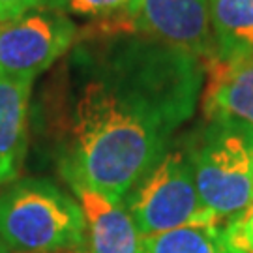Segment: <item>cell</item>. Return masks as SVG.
Returning a JSON list of instances; mask_svg holds the SVG:
<instances>
[{"label":"cell","instance_id":"obj_12","mask_svg":"<svg viewBox=\"0 0 253 253\" xmlns=\"http://www.w3.org/2000/svg\"><path fill=\"white\" fill-rule=\"evenodd\" d=\"M139 253H238L225 235V225L180 227L146 235Z\"/></svg>","mask_w":253,"mask_h":253},{"label":"cell","instance_id":"obj_2","mask_svg":"<svg viewBox=\"0 0 253 253\" xmlns=\"http://www.w3.org/2000/svg\"><path fill=\"white\" fill-rule=\"evenodd\" d=\"M84 40L92 43L79 47L81 68L141 109L169 137L191 118L205 86L203 58L135 32Z\"/></svg>","mask_w":253,"mask_h":253},{"label":"cell","instance_id":"obj_1","mask_svg":"<svg viewBox=\"0 0 253 253\" xmlns=\"http://www.w3.org/2000/svg\"><path fill=\"white\" fill-rule=\"evenodd\" d=\"M84 75L60 158V174L68 186H86L124 203L167 150L169 135L96 75L86 70Z\"/></svg>","mask_w":253,"mask_h":253},{"label":"cell","instance_id":"obj_3","mask_svg":"<svg viewBox=\"0 0 253 253\" xmlns=\"http://www.w3.org/2000/svg\"><path fill=\"white\" fill-rule=\"evenodd\" d=\"M0 238L9 253H84L77 199L47 178H21L0 191Z\"/></svg>","mask_w":253,"mask_h":253},{"label":"cell","instance_id":"obj_11","mask_svg":"<svg viewBox=\"0 0 253 253\" xmlns=\"http://www.w3.org/2000/svg\"><path fill=\"white\" fill-rule=\"evenodd\" d=\"M216 54L235 58L253 53V0H208Z\"/></svg>","mask_w":253,"mask_h":253},{"label":"cell","instance_id":"obj_8","mask_svg":"<svg viewBox=\"0 0 253 253\" xmlns=\"http://www.w3.org/2000/svg\"><path fill=\"white\" fill-rule=\"evenodd\" d=\"M205 118L227 117L253 127V53L205 60Z\"/></svg>","mask_w":253,"mask_h":253},{"label":"cell","instance_id":"obj_6","mask_svg":"<svg viewBox=\"0 0 253 253\" xmlns=\"http://www.w3.org/2000/svg\"><path fill=\"white\" fill-rule=\"evenodd\" d=\"M77 38L72 19L51 9H32L0 23V75L32 83L68 53Z\"/></svg>","mask_w":253,"mask_h":253},{"label":"cell","instance_id":"obj_13","mask_svg":"<svg viewBox=\"0 0 253 253\" xmlns=\"http://www.w3.org/2000/svg\"><path fill=\"white\" fill-rule=\"evenodd\" d=\"M58 6L75 15L92 19H107L122 13L131 0H56Z\"/></svg>","mask_w":253,"mask_h":253},{"label":"cell","instance_id":"obj_15","mask_svg":"<svg viewBox=\"0 0 253 253\" xmlns=\"http://www.w3.org/2000/svg\"><path fill=\"white\" fill-rule=\"evenodd\" d=\"M40 0H0V23L17 19L28 11L36 9Z\"/></svg>","mask_w":253,"mask_h":253},{"label":"cell","instance_id":"obj_10","mask_svg":"<svg viewBox=\"0 0 253 253\" xmlns=\"http://www.w3.org/2000/svg\"><path fill=\"white\" fill-rule=\"evenodd\" d=\"M32 83L0 75V186L17 178L28 145Z\"/></svg>","mask_w":253,"mask_h":253},{"label":"cell","instance_id":"obj_14","mask_svg":"<svg viewBox=\"0 0 253 253\" xmlns=\"http://www.w3.org/2000/svg\"><path fill=\"white\" fill-rule=\"evenodd\" d=\"M225 235L238 253H253V207L244 216L225 223Z\"/></svg>","mask_w":253,"mask_h":253},{"label":"cell","instance_id":"obj_9","mask_svg":"<svg viewBox=\"0 0 253 253\" xmlns=\"http://www.w3.org/2000/svg\"><path fill=\"white\" fill-rule=\"evenodd\" d=\"M86 227L84 253H139L143 235L124 203L86 186H70Z\"/></svg>","mask_w":253,"mask_h":253},{"label":"cell","instance_id":"obj_16","mask_svg":"<svg viewBox=\"0 0 253 253\" xmlns=\"http://www.w3.org/2000/svg\"><path fill=\"white\" fill-rule=\"evenodd\" d=\"M0 253H9L8 248H6V246H4V242H2V238H0Z\"/></svg>","mask_w":253,"mask_h":253},{"label":"cell","instance_id":"obj_4","mask_svg":"<svg viewBox=\"0 0 253 253\" xmlns=\"http://www.w3.org/2000/svg\"><path fill=\"white\" fill-rule=\"evenodd\" d=\"M201 199L221 225L253 207V127L227 117L207 118L186 146Z\"/></svg>","mask_w":253,"mask_h":253},{"label":"cell","instance_id":"obj_5","mask_svg":"<svg viewBox=\"0 0 253 253\" xmlns=\"http://www.w3.org/2000/svg\"><path fill=\"white\" fill-rule=\"evenodd\" d=\"M124 207L143 236L180 227L221 225L201 199L186 150H165L124 197Z\"/></svg>","mask_w":253,"mask_h":253},{"label":"cell","instance_id":"obj_7","mask_svg":"<svg viewBox=\"0 0 253 253\" xmlns=\"http://www.w3.org/2000/svg\"><path fill=\"white\" fill-rule=\"evenodd\" d=\"M118 32H135L207 60L216 54L208 0H131L111 17Z\"/></svg>","mask_w":253,"mask_h":253}]
</instances>
